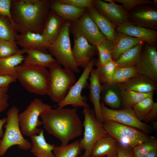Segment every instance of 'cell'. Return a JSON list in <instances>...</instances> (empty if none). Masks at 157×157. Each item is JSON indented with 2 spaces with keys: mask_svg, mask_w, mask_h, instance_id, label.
<instances>
[{
  "mask_svg": "<svg viewBox=\"0 0 157 157\" xmlns=\"http://www.w3.org/2000/svg\"><path fill=\"white\" fill-rule=\"evenodd\" d=\"M72 22L70 29L71 33L81 35L92 45L96 46L107 39L90 17L87 10L80 18Z\"/></svg>",
  "mask_w": 157,
  "mask_h": 157,
  "instance_id": "obj_12",
  "label": "cell"
},
{
  "mask_svg": "<svg viewBox=\"0 0 157 157\" xmlns=\"http://www.w3.org/2000/svg\"><path fill=\"white\" fill-rule=\"evenodd\" d=\"M50 9L65 21L72 22L78 19L86 12L87 9L78 8L63 3L59 0H50Z\"/></svg>",
  "mask_w": 157,
  "mask_h": 157,
  "instance_id": "obj_21",
  "label": "cell"
},
{
  "mask_svg": "<svg viewBox=\"0 0 157 157\" xmlns=\"http://www.w3.org/2000/svg\"><path fill=\"white\" fill-rule=\"evenodd\" d=\"M156 150H157V139L152 136L148 140L134 147L132 152L134 157H143Z\"/></svg>",
  "mask_w": 157,
  "mask_h": 157,
  "instance_id": "obj_36",
  "label": "cell"
},
{
  "mask_svg": "<svg viewBox=\"0 0 157 157\" xmlns=\"http://www.w3.org/2000/svg\"><path fill=\"white\" fill-rule=\"evenodd\" d=\"M77 157H80L79 156H77Z\"/></svg>",
  "mask_w": 157,
  "mask_h": 157,
  "instance_id": "obj_51",
  "label": "cell"
},
{
  "mask_svg": "<svg viewBox=\"0 0 157 157\" xmlns=\"http://www.w3.org/2000/svg\"><path fill=\"white\" fill-rule=\"evenodd\" d=\"M12 1V0H0V16L8 18L14 27L11 13Z\"/></svg>",
  "mask_w": 157,
  "mask_h": 157,
  "instance_id": "obj_42",
  "label": "cell"
},
{
  "mask_svg": "<svg viewBox=\"0 0 157 157\" xmlns=\"http://www.w3.org/2000/svg\"><path fill=\"white\" fill-rule=\"evenodd\" d=\"M16 42L0 40V58L9 57L20 52Z\"/></svg>",
  "mask_w": 157,
  "mask_h": 157,
  "instance_id": "obj_38",
  "label": "cell"
},
{
  "mask_svg": "<svg viewBox=\"0 0 157 157\" xmlns=\"http://www.w3.org/2000/svg\"><path fill=\"white\" fill-rule=\"evenodd\" d=\"M143 42L141 39L117 32L116 37L113 43L112 60L116 61L124 52Z\"/></svg>",
  "mask_w": 157,
  "mask_h": 157,
  "instance_id": "obj_26",
  "label": "cell"
},
{
  "mask_svg": "<svg viewBox=\"0 0 157 157\" xmlns=\"http://www.w3.org/2000/svg\"><path fill=\"white\" fill-rule=\"evenodd\" d=\"M8 88L9 86L0 88V113L5 111L9 106Z\"/></svg>",
  "mask_w": 157,
  "mask_h": 157,
  "instance_id": "obj_43",
  "label": "cell"
},
{
  "mask_svg": "<svg viewBox=\"0 0 157 157\" xmlns=\"http://www.w3.org/2000/svg\"><path fill=\"white\" fill-rule=\"evenodd\" d=\"M66 21L50 10L44 22L41 34L50 44L58 37Z\"/></svg>",
  "mask_w": 157,
  "mask_h": 157,
  "instance_id": "obj_19",
  "label": "cell"
},
{
  "mask_svg": "<svg viewBox=\"0 0 157 157\" xmlns=\"http://www.w3.org/2000/svg\"><path fill=\"white\" fill-rule=\"evenodd\" d=\"M118 144L117 141L109 135L98 139L93 145L91 156L101 157L117 153Z\"/></svg>",
  "mask_w": 157,
  "mask_h": 157,
  "instance_id": "obj_25",
  "label": "cell"
},
{
  "mask_svg": "<svg viewBox=\"0 0 157 157\" xmlns=\"http://www.w3.org/2000/svg\"><path fill=\"white\" fill-rule=\"evenodd\" d=\"M117 84L122 90L127 89L143 93L154 92L157 89V83L139 74L124 82Z\"/></svg>",
  "mask_w": 157,
  "mask_h": 157,
  "instance_id": "obj_23",
  "label": "cell"
},
{
  "mask_svg": "<svg viewBox=\"0 0 157 157\" xmlns=\"http://www.w3.org/2000/svg\"><path fill=\"white\" fill-rule=\"evenodd\" d=\"M11 13L16 31L41 34L50 10V0H12Z\"/></svg>",
  "mask_w": 157,
  "mask_h": 157,
  "instance_id": "obj_2",
  "label": "cell"
},
{
  "mask_svg": "<svg viewBox=\"0 0 157 157\" xmlns=\"http://www.w3.org/2000/svg\"><path fill=\"white\" fill-rule=\"evenodd\" d=\"M48 68L46 94L58 104L64 99L76 82L75 75L73 72L62 67L56 61Z\"/></svg>",
  "mask_w": 157,
  "mask_h": 157,
  "instance_id": "obj_3",
  "label": "cell"
},
{
  "mask_svg": "<svg viewBox=\"0 0 157 157\" xmlns=\"http://www.w3.org/2000/svg\"><path fill=\"white\" fill-rule=\"evenodd\" d=\"M24 49L27 54L23 62L24 64L48 68L56 61L49 53L37 49Z\"/></svg>",
  "mask_w": 157,
  "mask_h": 157,
  "instance_id": "obj_27",
  "label": "cell"
},
{
  "mask_svg": "<svg viewBox=\"0 0 157 157\" xmlns=\"http://www.w3.org/2000/svg\"><path fill=\"white\" fill-rule=\"evenodd\" d=\"M139 74L136 67H117L111 80L106 86H109L112 84L124 82Z\"/></svg>",
  "mask_w": 157,
  "mask_h": 157,
  "instance_id": "obj_31",
  "label": "cell"
},
{
  "mask_svg": "<svg viewBox=\"0 0 157 157\" xmlns=\"http://www.w3.org/2000/svg\"><path fill=\"white\" fill-rule=\"evenodd\" d=\"M51 108V106L40 99H34L18 115L19 125L23 135L30 137L38 134L41 130L39 127L42 125L39 117L43 111Z\"/></svg>",
  "mask_w": 157,
  "mask_h": 157,
  "instance_id": "obj_9",
  "label": "cell"
},
{
  "mask_svg": "<svg viewBox=\"0 0 157 157\" xmlns=\"http://www.w3.org/2000/svg\"><path fill=\"white\" fill-rule=\"evenodd\" d=\"M135 67L139 74L157 83V51L154 45L146 43Z\"/></svg>",
  "mask_w": 157,
  "mask_h": 157,
  "instance_id": "obj_13",
  "label": "cell"
},
{
  "mask_svg": "<svg viewBox=\"0 0 157 157\" xmlns=\"http://www.w3.org/2000/svg\"><path fill=\"white\" fill-rule=\"evenodd\" d=\"M99 55V59L95 62L97 66L104 64L112 60L114 45L110 41L107 39L96 46Z\"/></svg>",
  "mask_w": 157,
  "mask_h": 157,
  "instance_id": "obj_35",
  "label": "cell"
},
{
  "mask_svg": "<svg viewBox=\"0 0 157 157\" xmlns=\"http://www.w3.org/2000/svg\"><path fill=\"white\" fill-rule=\"evenodd\" d=\"M82 113L84 116V135L79 142L85 151L80 157H90L92 148L95 142L99 139L109 135L103 124L96 119L94 111L90 107H84Z\"/></svg>",
  "mask_w": 157,
  "mask_h": 157,
  "instance_id": "obj_8",
  "label": "cell"
},
{
  "mask_svg": "<svg viewBox=\"0 0 157 157\" xmlns=\"http://www.w3.org/2000/svg\"><path fill=\"white\" fill-rule=\"evenodd\" d=\"M60 2L74 6L89 9L94 6L93 0H59Z\"/></svg>",
  "mask_w": 157,
  "mask_h": 157,
  "instance_id": "obj_41",
  "label": "cell"
},
{
  "mask_svg": "<svg viewBox=\"0 0 157 157\" xmlns=\"http://www.w3.org/2000/svg\"><path fill=\"white\" fill-rule=\"evenodd\" d=\"M153 96L146 98L136 104L132 108L138 119L142 121L151 109L154 103Z\"/></svg>",
  "mask_w": 157,
  "mask_h": 157,
  "instance_id": "obj_37",
  "label": "cell"
},
{
  "mask_svg": "<svg viewBox=\"0 0 157 157\" xmlns=\"http://www.w3.org/2000/svg\"><path fill=\"white\" fill-rule=\"evenodd\" d=\"M154 92L143 93L129 90H122L120 93L121 100L125 108H132L142 99L153 96Z\"/></svg>",
  "mask_w": 157,
  "mask_h": 157,
  "instance_id": "obj_30",
  "label": "cell"
},
{
  "mask_svg": "<svg viewBox=\"0 0 157 157\" xmlns=\"http://www.w3.org/2000/svg\"><path fill=\"white\" fill-rule=\"evenodd\" d=\"M93 4L100 13L106 17L116 26L129 22L128 12L122 5L116 3L113 0H93Z\"/></svg>",
  "mask_w": 157,
  "mask_h": 157,
  "instance_id": "obj_15",
  "label": "cell"
},
{
  "mask_svg": "<svg viewBox=\"0 0 157 157\" xmlns=\"http://www.w3.org/2000/svg\"><path fill=\"white\" fill-rule=\"evenodd\" d=\"M104 100L105 104L113 109L118 108L120 106V99L117 94L112 90L110 89L107 91Z\"/></svg>",
  "mask_w": 157,
  "mask_h": 157,
  "instance_id": "obj_40",
  "label": "cell"
},
{
  "mask_svg": "<svg viewBox=\"0 0 157 157\" xmlns=\"http://www.w3.org/2000/svg\"><path fill=\"white\" fill-rule=\"evenodd\" d=\"M115 3H121L124 9L128 12L137 7L142 5H152L151 0H113Z\"/></svg>",
  "mask_w": 157,
  "mask_h": 157,
  "instance_id": "obj_39",
  "label": "cell"
},
{
  "mask_svg": "<svg viewBox=\"0 0 157 157\" xmlns=\"http://www.w3.org/2000/svg\"><path fill=\"white\" fill-rule=\"evenodd\" d=\"M101 109L104 120L130 126L147 134L150 131V126L138 119L132 108H125L120 110L110 109L103 103H101Z\"/></svg>",
  "mask_w": 157,
  "mask_h": 157,
  "instance_id": "obj_10",
  "label": "cell"
},
{
  "mask_svg": "<svg viewBox=\"0 0 157 157\" xmlns=\"http://www.w3.org/2000/svg\"><path fill=\"white\" fill-rule=\"evenodd\" d=\"M90 157H92L90 156ZM101 157H117V154H115L109 155Z\"/></svg>",
  "mask_w": 157,
  "mask_h": 157,
  "instance_id": "obj_49",
  "label": "cell"
},
{
  "mask_svg": "<svg viewBox=\"0 0 157 157\" xmlns=\"http://www.w3.org/2000/svg\"><path fill=\"white\" fill-rule=\"evenodd\" d=\"M16 43L22 49H37L45 53L51 44L41 34L32 32L18 34Z\"/></svg>",
  "mask_w": 157,
  "mask_h": 157,
  "instance_id": "obj_18",
  "label": "cell"
},
{
  "mask_svg": "<svg viewBox=\"0 0 157 157\" xmlns=\"http://www.w3.org/2000/svg\"><path fill=\"white\" fill-rule=\"evenodd\" d=\"M95 60L93 58L84 68L81 75L72 86L64 99L57 104V108H61L70 105L74 107H90L86 102V99L82 95V92L88 83L90 73L95 65Z\"/></svg>",
  "mask_w": 157,
  "mask_h": 157,
  "instance_id": "obj_11",
  "label": "cell"
},
{
  "mask_svg": "<svg viewBox=\"0 0 157 157\" xmlns=\"http://www.w3.org/2000/svg\"><path fill=\"white\" fill-rule=\"evenodd\" d=\"M19 110L13 106L6 113L5 130L0 144V156H3L8 150L14 145L23 150L31 149V143L25 139L20 130L18 119Z\"/></svg>",
  "mask_w": 157,
  "mask_h": 157,
  "instance_id": "obj_5",
  "label": "cell"
},
{
  "mask_svg": "<svg viewBox=\"0 0 157 157\" xmlns=\"http://www.w3.org/2000/svg\"><path fill=\"white\" fill-rule=\"evenodd\" d=\"M18 34L10 19L6 17L0 16V40L16 42Z\"/></svg>",
  "mask_w": 157,
  "mask_h": 157,
  "instance_id": "obj_34",
  "label": "cell"
},
{
  "mask_svg": "<svg viewBox=\"0 0 157 157\" xmlns=\"http://www.w3.org/2000/svg\"><path fill=\"white\" fill-rule=\"evenodd\" d=\"M117 67L115 61L112 59L97 66L96 70L101 85L103 84L106 85L110 81Z\"/></svg>",
  "mask_w": 157,
  "mask_h": 157,
  "instance_id": "obj_33",
  "label": "cell"
},
{
  "mask_svg": "<svg viewBox=\"0 0 157 157\" xmlns=\"http://www.w3.org/2000/svg\"><path fill=\"white\" fill-rule=\"evenodd\" d=\"M1 139L0 138V143H1Z\"/></svg>",
  "mask_w": 157,
  "mask_h": 157,
  "instance_id": "obj_50",
  "label": "cell"
},
{
  "mask_svg": "<svg viewBox=\"0 0 157 157\" xmlns=\"http://www.w3.org/2000/svg\"><path fill=\"white\" fill-rule=\"evenodd\" d=\"M40 116L45 130L58 139L61 146L82 134V124L76 108L49 109Z\"/></svg>",
  "mask_w": 157,
  "mask_h": 157,
  "instance_id": "obj_1",
  "label": "cell"
},
{
  "mask_svg": "<svg viewBox=\"0 0 157 157\" xmlns=\"http://www.w3.org/2000/svg\"><path fill=\"white\" fill-rule=\"evenodd\" d=\"M25 53L24 49L18 53L7 57L0 58V75L15 76V67L23 62ZM16 77V76H15Z\"/></svg>",
  "mask_w": 157,
  "mask_h": 157,
  "instance_id": "obj_28",
  "label": "cell"
},
{
  "mask_svg": "<svg viewBox=\"0 0 157 157\" xmlns=\"http://www.w3.org/2000/svg\"><path fill=\"white\" fill-rule=\"evenodd\" d=\"M16 77L8 75H0V88L9 86L10 83L15 82Z\"/></svg>",
  "mask_w": 157,
  "mask_h": 157,
  "instance_id": "obj_44",
  "label": "cell"
},
{
  "mask_svg": "<svg viewBox=\"0 0 157 157\" xmlns=\"http://www.w3.org/2000/svg\"><path fill=\"white\" fill-rule=\"evenodd\" d=\"M6 117L0 119V138H2L3 136L4 132L2 128L3 126L7 122Z\"/></svg>",
  "mask_w": 157,
  "mask_h": 157,
  "instance_id": "obj_47",
  "label": "cell"
},
{
  "mask_svg": "<svg viewBox=\"0 0 157 157\" xmlns=\"http://www.w3.org/2000/svg\"><path fill=\"white\" fill-rule=\"evenodd\" d=\"M143 157H157V150L150 152Z\"/></svg>",
  "mask_w": 157,
  "mask_h": 157,
  "instance_id": "obj_48",
  "label": "cell"
},
{
  "mask_svg": "<svg viewBox=\"0 0 157 157\" xmlns=\"http://www.w3.org/2000/svg\"><path fill=\"white\" fill-rule=\"evenodd\" d=\"M30 137L32 145L31 152L35 157H55L53 152L55 145L47 142L43 129H41L38 134Z\"/></svg>",
  "mask_w": 157,
  "mask_h": 157,
  "instance_id": "obj_24",
  "label": "cell"
},
{
  "mask_svg": "<svg viewBox=\"0 0 157 157\" xmlns=\"http://www.w3.org/2000/svg\"><path fill=\"white\" fill-rule=\"evenodd\" d=\"M157 117V102H154L151 109L145 117L143 120L150 122L156 119Z\"/></svg>",
  "mask_w": 157,
  "mask_h": 157,
  "instance_id": "obj_45",
  "label": "cell"
},
{
  "mask_svg": "<svg viewBox=\"0 0 157 157\" xmlns=\"http://www.w3.org/2000/svg\"><path fill=\"white\" fill-rule=\"evenodd\" d=\"M82 150L79 140H77L64 146H55L53 152L55 157H77Z\"/></svg>",
  "mask_w": 157,
  "mask_h": 157,
  "instance_id": "obj_32",
  "label": "cell"
},
{
  "mask_svg": "<svg viewBox=\"0 0 157 157\" xmlns=\"http://www.w3.org/2000/svg\"><path fill=\"white\" fill-rule=\"evenodd\" d=\"M143 46L140 43L123 53L115 61L117 67H135Z\"/></svg>",
  "mask_w": 157,
  "mask_h": 157,
  "instance_id": "obj_29",
  "label": "cell"
},
{
  "mask_svg": "<svg viewBox=\"0 0 157 157\" xmlns=\"http://www.w3.org/2000/svg\"><path fill=\"white\" fill-rule=\"evenodd\" d=\"M115 30L117 32L141 39L151 45H154L157 41L156 30L134 25L130 22L116 26Z\"/></svg>",
  "mask_w": 157,
  "mask_h": 157,
  "instance_id": "obj_17",
  "label": "cell"
},
{
  "mask_svg": "<svg viewBox=\"0 0 157 157\" xmlns=\"http://www.w3.org/2000/svg\"><path fill=\"white\" fill-rule=\"evenodd\" d=\"M117 157H134L132 149L122 147L118 144Z\"/></svg>",
  "mask_w": 157,
  "mask_h": 157,
  "instance_id": "obj_46",
  "label": "cell"
},
{
  "mask_svg": "<svg viewBox=\"0 0 157 157\" xmlns=\"http://www.w3.org/2000/svg\"><path fill=\"white\" fill-rule=\"evenodd\" d=\"M89 79L90 99L93 104L96 119L100 123L103 124L104 119L101 113L100 100L101 93L104 87L100 83L96 69L93 68L92 69Z\"/></svg>",
  "mask_w": 157,
  "mask_h": 157,
  "instance_id": "obj_20",
  "label": "cell"
},
{
  "mask_svg": "<svg viewBox=\"0 0 157 157\" xmlns=\"http://www.w3.org/2000/svg\"><path fill=\"white\" fill-rule=\"evenodd\" d=\"M103 125L108 135L119 145L132 149L148 140L150 136L136 128L104 120Z\"/></svg>",
  "mask_w": 157,
  "mask_h": 157,
  "instance_id": "obj_7",
  "label": "cell"
},
{
  "mask_svg": "<svg viewBox=\"0 0 157 157\" xmlns=\"http://www.w3.org/2000/svg\"><path fill=\"white\" fill-rule=\"evenodd\" d=\"M87 12L100 31L113 43L117 36L116 25L106 17L100 13L94 6L87 9Z\"/></svg>",
  "mask_w": 157,
  "mask_h": 157,
  "instance_id": "obj_22",
  "label": "cell"
},
{
  "mask_svg": "<svg viewBox=\"0 0 157 157\" xmlns=\"http://www.w3.org/2000/svg\"><path fill=\"white\" fill-rule=\"evenodd\" d=\"M129 21L134 25L156 30L157 9L152 5L138 6L128 12Z\"/></svg>",
  "mask_w": 157,
  "mask_h": 157,
  "instance_id": "obj_14",
  "label": "cell"
},
{
  "mask_svg": "<svg viewBox=\"0 0 157 157\" xmlns=\"http://www.w3.org/2000/svg\"><path fill=\"white\" fill-rule=\"evenodd\" d=\"M15 76L28 92L37 95L46 94L49 71L47 68L23 63L15 68Z\"/></svg>",
  "mask_w": 157,
  "mask_h": 157,
  "instance_id": "obj_4",
  "label": "cell"
},
{
  "mask_svg": "<svg viewBox=\"0 0 157 157\" xmlns=\"http://www.w3.org/2000/svg\"><path fill=\"white\" fill-rule=\"evenodd\" d=\"M71 22H65L57 38L47 50L61 66L78 73L80 70L74 59L69 36Z\"/></svg>",
  "mask_w": 157,
  "mask_h": 157,
  "instance_id": "obj_6",
  "label": "cell"
},
{
  "mask_svg": "<svg viewBox=\"0 0 157 157\" xmlns=\"http://www.w3.org/2000/svg\"><path fill=\"white\" fill-rule=\"evenodd\" d=\"M73 35L74 44L72 51L74 59L78 67L84 68L93 59L97 50L96 46L90 44L81 35Z\"/></svg>",
  "mask_w": 157,
  "mask_h": 157,
  "instance_id": "obj_16",
  "label": "cell"
}]
</instances>
